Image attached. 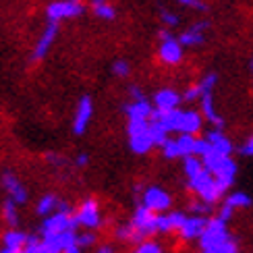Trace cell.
I'll use <instances>...</instances> for the list:
<instances>
[{"mask_svg": "<svg viewBox=\"0 0 253 253\" xmlns=\"http://www.w3.org/2000/svg\"><path fill=\"white\" fill-rule=\"evenodd\" d=\"M79 222L75 218V212L67 202H60L56 212H52L50 216L44 218V222L40 226V237H46V235H58V233H65V230H77Z\"/></svg>", "mask_w": 253, "mask_h": 253, "instance_id": "1", "label": "cell"}, {"mask_svg": "<svg viewBox=\"0 0 253 253\" xmlns=\"http://www.w3.org/2000/svg\"><path fill=\"white\" fill-rule=\"evenodd\" d=\"M85 2L83 0H52V2L46 4V21H56V23H62V21L69 19H77L85 13Z\"/></svg>", "mask_w": 253, "mask_h": 253, "instance_id": "2", "label": "cell"}, {"mask_svg": "<svg viewBox=\"0 0 253 253\" xmlns=\"http://www.w3.org/2000/svg\"><path fill=\"white\" fill-rule=\"evenodd\" d=\"M58 31H60V23H56V21H46L44 29L40 31L36 44H34V48H31V54H29V60L31 62H42V60H44L50 54L52 46L56 44Z\"/></svg>", "mask_w": 253, "mask_h": 253, "instance_id": "3", "label": "cell"}, {"mask_svg": "<svg viewBox=\"0 0 253 253\" xmlns=\"http://www.w3.org/2000/svg\"><path fill=\"white\" fill-rule=\"evenodd\" d=\"M0 187L4 189V193L8 199H13L17 206H25L29 202V191L23 185V181L13 172V170H4L0 174Z\"/></svg>", "mask_w": 253, "mask_h": 253, "instance_id": "4", "label": "cell"}, {"mask_svg": "<svg viewBox=\"0 0 253 253\" xmlns=\"http://www.w3.org/2000/svg\"><path fill=\"white\" fill-rule=\"evenodd\" d=\"M204 166L208 168L212 174H226V176H235L237 172V164L230 160L226 154H220L216 150H212L210 154L204 156Z\"/></svg>", "mask_w": 253, "mask_h": 253, "instance_id": "5", "label": "cell"}, {"mask_svg": "<svg viewBox=\"0 0 253 253\" xmlns=\"http://www.w3.org/2000/svg\"><path fill=\"white\" fill-rule=\"evenodd\" d=\"M131 226L137 230V235L139 237H147V235H152V233L158 230V216L154 214L152 208L141 206V208H137Z\"/></svg>", "mask_w": 253, "mask_h": 253, "instance_id": "6", "label": "cell"}, {"mask_svg": "<svg viewBox=\"0 0 253 253\" xmlns=\"http://www.w3.org/2000/svg\"><path fill=\"white\" fill-rule=\"evenodd\" d=\"M91 117H93V102H91L89 96H81V100L77 102L75 114H73V133L75 135L85 133Z\"/></svg>", "mask_w": 253, "mask_h": 253, "instance_id": "7", "label": "cell"}, {"mask_svg": "<svg viewBox=\"0 0 253 253\" xmlns=\"http://www.w3.org/2000/svg\"><path fill=\"white\" fill-rule=\"evenodd\" d=\"M160 38H162L160 58L166 62V65H176V62L183 58V44L176 38H172V34L166 29L160 31Z\"/></svg>", "mask_w": 253, "mask_h": 253, "instance_id": "8", "label": "cell"}, {"mask_svg": "<svg viewBox=\"0 0 253 253\" xmlns=\"http://www.w3.org/2000/svg\"><path fill=\"white\" fill-rule=\"evenodd\" d=\"M228 233H226V222H222V220H208V226L206 230L202 233V247L204 249H210L214 245H220L224 243V241H228Z\"/></svg>", "mask_w": 253, "mask_h": 253, "instance_id": "9", "label": "cell"}, {"mask_svg": "<svg viewBox=\"0 0 253 253\" xmlns=\"http://www.w3.org/2000/svg\"><path fill=\"white\" fill-rule=\"evenodd\" d=\"M75 218H77L79 226H83V228H87V230L98 228L100 226V208L96 204V199H85L75 212Z\"/></svg>", "mask_w": 253, "mask_h": 253, "instance_id": "10", "label": "cell"}, {"mask_svg": "<svg viewBox=\"0 0 253 253\" xmlns=\"http://www.w3.org/2000/svg\"><path fill=\"white\" fill-rule=\"evenodd\" d=\"M27 239H29V235L23 233L21 228L8 226L2 233V237H0V245H2V249L10 251V253H19L21 249L27 245Z\"/></svg>", "mask_w": 253, "mask_h": 253, "instance_id": "11", "label": "cell"}, {"mask_svg": "<svg viewBox=\"0 0 253 253\" xmlns=\"http://www.w3.org/2000/svg\"><path fill=\"white\" fill-rule=\"evenodd\" d=\"M152 121L160 123L166 131H181V125H183V112L178 108L172 110H154L152 112Z\"/></svg>", "mask_w": 253, "mask_h": 253, "instance_id": "12", "label": "cell"}, {"mask_svg": "<svg viewBox=\"0 0 253 253\" xmlns=\"http://www.w3.org/2000/svg\"><path fill=\"white\" fill-rule=\"evenodd\" d=\"M143 202H145L147 208H152L154 212H160V210H166L168 206H170V197H168L162 189L152 187V189H147Z\"/></svg>", "mask_w": 253, "mask_h": 253, "instance_id": "13", "label": "cell"}, {"mask_svg": "<svg viewBox=\"0 0 253 253\" xmlns=\"http://www.w3.org/2000/svg\"><path fill=\"white\" fill-rule=\"evenodd\" d=\"M208 226V220L204 216H193V218H187L185 224L181 226V235L183 239H195V237H202V233Z\"/></svg>", "mask_w": 253, "mask_h": 253, "instance_id": "14", "label": "cell"}, {"mask_svg": "<svg viewBox=\"0 0 253 253\" xmlns=\"http://www.w3.org/2000/svg\"><path fill=\"white\" fill-rule=\"evenodd\" d=\"M208 27L206 21H202V23H195L193 27H189L187 31H183L181 38H178V42H181L183 46H199L204 42V29Z\"/></svg>", "mask_w": 253, "mask_h": 253, "instance_id": "15", "label": "cell"}, {"mask_svg": "<svg viewBox=\"0 0 253 253\" xmlns=\"http://www.w3.org/2000/svg\"><path fill=\"white\" fill-rule=\"evenodd\" d=\"M125 112H126V117H129V119H143V121H150L154 108L150 106V102L141 98V100H135L133 104H129V106H125Z\"/></svg>", "mask_w": 253, "mask_h": 253, "instance_id": "16", "label": "cell"}, {"mask_svg": "<svg viewBox=\"0 0 253 253\" xmlns=\"http://www.w3.org/2000/svg\"><path fill=\"white\" fill-rule=\"evenodd\" d=\"M60 204V199L54 195V193H46V195H42L38 199V204H36V214L40 218H46L50 216L52 212H56V208Z\"/></svg>", "mask_w": 253, "mask_h": 253, "instance_id": "17", "label": "cell"}, {"mask_svg": "<svg viewBox=\"0 0 253 253\" xmlns=\"http://www.w3.org/2000/svg\"><path fill=\"white\" fill-rule=\"evenodd\" d=\"M178 102H181V98H178V93H174L172 89H162L156 93V108L158 110H172L178 106Z\"/></svg>", "mask_w": 253, "mask_h": 253, "instance_id": "18", "label": "cell"}, {"mask_svg": "<svg viewBox=\"0 0 253 253\" xmlns=\"http://www.w3.org/2000/svg\"><path fill=\"white\" fill-rule=\"evenodd\" d=\"M19 208L13 199H4L2 206H0V216H2V222H6L8 226H17L19 224Z\"/></svg>", "mask_w": 253, "mask_h": 253, "instance_id": "19", "label": "cell"}, {"mask_svg": "<svg viewBox=\"0 0 253 253\" xmlns=\"http://www.w3.org/2000/svg\"><path fill=\"white\" fill-rule=\"evenodd\" d=\"M154 145V139L150 135V129L143 131V133H137V135H131V147L135 154H145L150 152V147Z\"/></svg>", "mask_w": 253, "mask_h": 253, "instance_id": "20", "label": "cell"}, {"mask_svg": "<svg viewBox=\"0 0 253 253\" xmlns=\"http://www.w3.org/2000/svg\"><path fill=\"white\" fill-rule=\"evenodd\" d=\"M202 129V117L195 112V110H189V112H183V125H181V133H189L193 135Z\"/></svg>", "mask_w": 253, "mask_h": 253, "instance_id": "21", "label": "cell"}, {"mask_svg": "<svg viewBox=\"0 0 253 253\" xmlns=\"http://www.w3.org/2000/svg\"><path fill=\"white\" fill-rule=\"evenodd\" d=\"M208 141L212 143V150H216V152H220V154H226V156H228L230 152H233V143H230L220 131L208 133Z\"/></svg>", "mask_w": 253, "mask_h": 253, "instance_id": "22", "label": "cell"}, {"mask_svg": "<svg viewBox=\"0 0 253 253\" xmlns=\"http://www.w3.org/2000/svg\"><path fill=\"white\" fill-rule=\"evenodd\" d=\"M189 181H191V187L195 189L197 193H202V191H204V189H206L210 183H214V176H212V172H210L208 168H206V170L202 168V170H199L195 176L189 178Z\"/></svg>", "mask_w": 253, "mask_h": 253, "instance_id": "23", "label": "cell"}, {"mask_svg": "<svg viewBox=\"0 0 253 253\" xmlns=\"http://www.w3.org/2000/svg\"><path fill=\"white\" fill-rule=\"evenodd\" d=\"M202 108H204V112H206V119L208 121H212L216 126H222V119L216 114V110H214V102H212V93H204L202 96Z\"/></svg>", "mask_w": 253, "mask_h": 253, "instance_id": "24", "label": "cell"}, {"mask_svg": "<svg viewBox=\"0 0 253 253\" xmlns=\"http://www.w3.org/2000/svg\"><path fill=\"white\" fill-rule=\"evenodd\" d=\"M93 15L102 21H112L117 19V8H114L110 2H100V4H91Z\"/></svg>", "mask_w": 253, "mask_h": 253, "instance_id": "25", "label": "cell"}, {"mask_svg": "<svg viewBox=\"0 0 253 253\" xmlns=\"http://www.w3.org/2000/svg\"><path fill=\"white\" fill-rule=\"evenodd\" d=\"M178 143V152H181V156H191L193 154V147H195V139L189 133H183L181 137L176 139Z\"/></svg>", "mask_w": 253, "mask_h": 253, "instance_id": "26", "label": "cell"}, {"mask_svg": "<svg viewBox=\"0 0 253 253\" xmlns=\"http://www.w3.org/2000/svg\"><path fill=\"white\" fill-rule=\"evenodd\" d=\"M166 129L160 125V123H156V121H152L150 123V135H152V139H154V143L156 145H164L166 143Z\"/></svg>", "mask_w": 253, "mask_h": 253, "instance_id": "27", "label": "cell"}, {"mask_svg": "<svg viewBox=\"0 0 253 253\" xmlns=\"http://www.w3.org/2000/svg\"><path fill=\"white\" fill-rule=\"evenodd\" d=\"M204 253H237V245L228 239V241H224V243H220V245H214V247H210V249H204Z\"/></svg>", "mask_w": 253, "mask_h": 253, "instance_id": "28", "label": "cell"}, {"mask_svg": "<svg viewBox=\"0 0 253 253\" xmlns=\"http://www.w3.org/2000/svg\"><path fill=\"white\" fill-rule=\"evenodd\" d=\"M226 204H228V206H233V208H237V206L247 208V206H251V197L245 195V193H233V195L226 199Z\"/></svg>", "mask_w": 253, "mask_h": 253, "instance_id": "29", "label": "cell"}, {"mask_svg": "<svg viewBox=\"0 0 253 253\" xmlns=\"http://www.w3.org/2000/svg\"><path fill=\"white\" fill-rule=\"evenodd\" d=\"M185 170H187L189 178H191V176H195L199 170H202V162H199L197 158H193V156H187V160H185Z\"/></svg>", "mask_w": 253, "mask_h": 253, "instance_id": "30", "label": "cell"}, {"mask_svg": "<svg viewBox=\"0 0 253 253\" xmlns=\"http://www.w3.org/2000/svg\"><path fill=\"white\" fill-rule=\"evenodd\" d=\"M216 81H218V77L214 75V73H210V75H206V77L202 79V83H199L202 96H204V93H212V89H214V85H216Z\"/></svg>", "mask_w": 253, "mask_h": 253, "instance_id": "31", "label": "cell"}, {"mask_svg": "<svg viewBox=\"0 0 253 253\" xmlns=\"http://www.w3.org/2000/svg\"><path fill=\"white\" fill-rule=\"evenodd\" d=\"M93 243H96V235H93L91 230H85V233L77 235V245H79L81 249H85V247H91Z\"/></svg>", "mask_w": 253, "mask_h": 253, "instance_id": "32", "label": "cell"}, {"mask_svg": "<svg viewBox=\"0 0 253 253\" xmlns=\"http://www.w3.org/2000/svg\"><path fill=\"white\" fill-rule=\"evenodd\" d=\"M212 152V143H210L208 139H195V147H193V154L197 156H206Z\"/></svg>", "mask_w": 253, "mask_h": 253, "instance_id": "33", "label": "cell"}, {"mask_svg": "<svg viewBox=\"0 0 253 253\" xmlns=\"http://www.w3.org/2000/svg\"><path fill=\"white\" fill-rule=\"evenodd\" d=\"M164 156H166V158H176V156H181L176 139H174V141H172V139H166V143H164Z\"/></svg>", "mask_w": 253, "mask_h": 253, "instance_id": "34", "label": "cell"}, {"mask_svg": "<svg viewBox=\"0 0 253 253\" xmlns=\"http://www.w3.org/2000/svg\"><path fill=\"white\" fill-rule=\"evenodd\" d=\"M112 73H114V75H119V77L129 75V65H126L125 60H117V62L112 65Z\"/></svg>", "mask_w": 253, "mask_h": 253, "instance_id": "35", "label": "cell"}, {"mask_svg": "<svg viewBox=\"0 0 253 253\" xmlns=\"http://www.w3.org/2000/svg\"><path fill=\"white\" fill-rule=\"evenodd\" d=\"M233 178L235 176H226V174H218L216 176V185H218V189H220V191H226V189L230 187V185H233Z\"/></svg>", "mask_w": 253, "mask_h": 253, "instance_id": "36", "label": "cell"}, {"mask_svg": "<svg viewBox=\"0 0 253 253\" xmlns=\"http://www.w3.org/2000/svg\"><path fill=\"white\" fill-rule=\"evenodd\" d=\"M168 218H170L172 228H181V226L185 224V220H187V216H185V214H181V212H174V214H170Z\"/></svg>", "mask_w": 253, "mask_h": 253, "instance_id": "37", "label": "cell"}, {"mask_svg": "<svg viewBox=\"0 0 253 253\" xmlns=\"http://www.w3.org/2000/svg\"><path fill=\"white\" fill-rule=\"evenodd\" d=\"M162 21L168 25V27H174L178 25V17L174 13H170V10H162Z\"/></svg>", "mask_w": 253, "mask_h": 253, "instance_id": "38", "label": "cell"}, {"mask_svg": "<svg viewBox=\"0 0 253 253\" xmlns=\"http://www.w3.org/2000/svg\"><path fill=\"white\" fill-rule=\"evenodd\" d=\"M170 228H172L170 218L168 216H158V230H160V233H168Z\"/></svg>", "mask_w": 253, "mask_h": 253, "instance_id": "39", "label": "cell"}, {"mask_svg": "<svg viewBox=\"0 0 253 253\" xmlns=\"http://www.w3.org/2000/svg\"><path fill=\"white\" fill-rule=\"evenodd\" d=\"M135 253H162V251H160V247H158L156 243H143Z\"/></svg>", "mask_w": 253, "mask_h": 253, "instance_id": "40", "label": "cell"}, {"mask_svg": "<svg viewBox=\"0 0 253 253\" xmlns=\"http://www.w3.org/2000/svg\"><path fill=\"white\" fill-rule=\"evenodd\" d=\"M197 98H202V89H199V85H195V87H191V89L185 91V100L193 102V100H197Z\"/></svg>", "mask_w": 253, "mask_h": 253, "instance_id": "41", "label": "cell"}, {"mask_svg": "<svg viewBox=\"0 0 253 253\" xmlns=\"http://www.w3.org/2000/svg\"><path fill=\"white\" fill-rule=\"evenodd\" d=\"M233 210H235L233 206H228V204H226L222 210H220V216H218V218L222 220V222H226V220H230V216H233Z\"/></svg>", "mask_w": 253, "mask_h": 253, "instance_id": "42", "label": "cell"}, {"mask_svg": "<svg viewBox=\"0 0 253 253\" xmlns=\"http://www.w3.org/2000/svg\"><path fill=\"white\" fill-rule=\"evenodd\" d=\"M191 210H193L195 214H208V212H210V206H208V202H204V204H193Z\"/></svg>", "mask_w": 253, "mask_h": 253, "instance_id": "43", "label": "cell"}, {"mask_svg": "<svg viewBox=\"0 0 253 253\" xmlns=\"http://www.w3.org/2000/svg\"><path fill=\"white\" fill-rule=\"evenodd\" d=\"M241 154H243V156H253V137H251V139L243 147H241Z\"/></svg>", "mask_w": 253, "mask_h": 253, "instance_id": "44", "label": "cell"}, {"mask_svg": "<svg viewBox=\"0 0 253 253\" xmlns=\"http://www.w3.org/2000/svg\"><path fill=\"white\" fill-rule=\"evenodd\" d=\"M75 164L81 166V168H83V166H87V164H89V156H87V154H79V156L75 158Z\"/></svg>", "mask_w": 253, "mask_h": 253, "instance_id": "45", "label": "cell"}, {"mask_svg": "<svg viewBox=\"0 0 253 253\" xmlns=\"http://www.w3.org/2000/svg\"><path fill=\"white\" fill-rule=\"evenodd\" d=\"M62 253H83V249H81V247H79V245L75 243V245H71V247H67L65 251H62Z\"/></svg>", "mask_w": 253, "mask_h": 253, "instance_id": "46", "label": "cell"}, {"mask_svg": "<svg viewBox=\"0 0 253 253\" xmlns=\"http://www.w3.org/2000/svg\"><path fill=\"white\" fill-rule=\"evenodd\" d=\"M181 4H185V6H193L195 4V0H178Z\"/></svg>", "mask_w": 253, "mask_h": 253, "instance_id": "47", "label": "cell"}, {"mask_svg": "<svg viewBox=\"0 0 253 253\" xmlns=\"http://www.w3.org/2000/svg\"><path fill=\"white\" fill-rule=\"evenodd\" d=\"M96 253H112V249H110V247H100Z\"/></svg>", "mask_w": 253, "mask_h": 253, "instance_id": "48", "label": "cell"}, {"mask_svg": "<svg viewBox=\"0 0 253 253\" xmlns=\"http://www.w3.org/2000/svg\"><path fill=\"white\" fill-rule=\"evenodd\" d=\"M100 2H108V0H89V4H100Z\"/></svg>", "mask_w": 253, "mask_h": 253, "instance_id": "49", "label": "cell"}, {"mask_svg": "<svg viewBox=\"0 0 253 253\" xmlns=\"http://www.w3.org/2000/svg\"><path fill=\"white\" fill-rule=\"evenodd\" d=\"M0 253H10V251H6V249H2V247H0Z\"/></svg>", "mask_w": 253, "mask_h": 253, "instance_id": "50", "label": "cell"}, {"mask_svg": "<svg viewBox=\"0 0 253 253\" xmlns=\"http://www.w3.org/2000/svg\"><path fill=\"white\" fill-rule=\"evenodd\" d=\"M251 71H253V60H251Z\"/></svg>", "mask_w": 253, "mask_h": 253, "instance_id": "51", "label": "cell"}]
</instances>
